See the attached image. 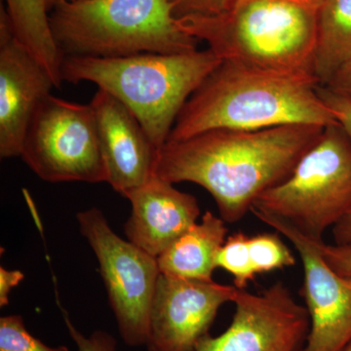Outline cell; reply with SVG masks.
<instances>
[{"label": "cell", "instance_id": "28", "mask_svg": "<svg viewBox=\"0 0 351 351\" xmlns=\"http://www.w3.org/2000/svg\"><path fill=\"white\" fill-rule=\"evenodd\" d=\"M47 1L48 9L52 10L54 7L62 3H77V2L89 1V0H46Z\"/></svg>", "mask_w": 351, "mask_h": 351}, {"label": "cell", "instance_id": "22", "mask_svg": "<svg viewBox=\"0 0 351 351\" xmlns=\"http://www.w3.org/2000/svg\"><path fill=\"white\" fill-rule=\"evenodd\" d=\"M64 324L78 351H117V341L105 331H96L90 337L82 334L71 322L69 314L63 311Z\"/></svg>", "mask_w": 351, "mask_h": 351}, {"label": "cell", "instance_id": "30", "mask_svg": "<svg viewBox=\"0 0 351 351\" xmlns=\"http://www.w3.org/2000/svg\"><path fill=\"white\" fill-rule=\"evenodd\" d=\"M307 1L316 2V3H322L323 0H307Z\"/></svg>", "mask_w": 351, "mask_h": 351}, {"label": "cell", "instance_id": "13", "mask_svg": "<svg viewBox=\"0 0 351 351\" xmlns=\"http://www.w3.org/2000/svg\"><path fill=\"white\" fill-rule=\"evenodd\" d=\"M108 182L123 197L144 186L154 175L156 145L125 105L98 88L91 103Z\"/></svg>", "mask_w": 351, "mask_h": 351}, {"label": "cell", "instance_id": "6", "mask_svg": "<svg viewBox=\"0 0 351 351\" xmlns=\"http://www.w3.org/2000/svg\"><path fill=\"white\" fill-rule=\"evenodd\" d=\"M251 212L322 241L327 230L351 213V143L341 125L326 127L287 179L263 193Z\"/></svg>", "mask_w": 351, "mask_h": 351}, {"label": "cell", "instance_id": "20", "mask_svg": "<svg viewBox=\"0 0 351 351\" xmlns=\"http://www.w3.org/2000/svg\"><path fill=\"white\" fill-rule=\"evenodd\" d=\"M0 351H69L66 346L50 348L32 336L20 315L0 318Z\"/></svg>", "mask_w": 351, "mask_h": 351}, {"label": "cell", "instance_id": "21", "mask_svg": "<svg viewBox=\"0 0 351 351\" xmlns=\"http://www.w3.org/2000/svg\"><path fill=\"white\" fill-rule=\"evenodd\" d=\"M177 19L189 16L218 15L230 8L237 0H167Z\"/></svg>", "mask_w": 351, "mask_h": 351}, {"label": "cell", "instance_id": "16", "mask_svg": "<svg viewBox=\"0 0 351 351\" xmlns=\"http://www.w3.org/2000/svg\"><path fill=\"white\" fill-rule=\"evenodd\" d=\"M351 62V0H323L318 12L313 73L326 85Z\"/></svg>", "mask_w": 351, "mask_h": 351}, {"label": "cell", "instance_id": "7", "mask_svg": "<svg viewBox=\"0 0 351 351\" xmlns=\"http://www.w3.org/2000/svg\"><path fill=\"white\" fill-rule=\"evenodd\" d=\"M21 157L45 182H108L90 104L46 97L27 127Z\"/></svg>", "mask_w": 351, "mask_h": 351}, {"label": "cell", "instance_id": "19", "mask_svg": "<svg viewBox=\"0 0 351 351\" xmlns=\"http://www.w3.org/2000/svg\"><path fill=\"white\" fill-rule=\"evenodd\" d=\"M248 246L257 276L295 265L294 255L280 239L278 232L260 233L255 237H249Z\"/></svg>", "mask_w": 351, "mask_h": 351}, {"label": "cell", "instance_id": "1", "mask_svg": "<svg viewBox=\"0 0 351 351\" xmlns=\"http://www.w3.org/2000/svg\"><path fill=\"white\" fill-rule=\"evenodd\" d=\"M326 127L290 124L258 129H215L167 142L157 152L154 175L206 189L219 216L237 223L263 193L291 175Z\"/></svg>", "mask_w": 351, "mask_h": 351}, {"label": "cell", "instance_id": "26", "mask_svg": "<svg viewBox=\"0 0 351 351\" xmlns=\"http://www.w3.org/2000/svg\"><path fill=\"white\" fill-rule=\"evenodd\" d=\"M323 86L351 100V62L339 69L331 80Z\"/></svg>", "mask_w": 351, "mask_h": 351}, {"label": "cell", "instance_id": "18", "mask_svg": "<svg viewBox=\"0 0 351 351\" xmlns=\"http://www.w3.org/2000/svg\"><path fill=\"white\" fill-rule=\"evenodd\" d=\"M248 235L239 232L226 237L217 256V269H223L233 276L234 286L246 290L257 276L250 257Z\"/></svg>", "mask_w": 351, "mask_h": 351}, {"label": "cell", "instance_id": "29", "mask_svg": "<svg viewBox=\"0 0 351 351\" xmlns=\"http://www.w3.org/2000/svg\"><path fill=\"white\" fill-rule=\"evenodd\" d=\"M341 351H351V341L350 343H348V346H346L345 348H343Z\"/></svg>", "mask_w": 351, "mask_h": 351}, {"label": "cell", "instance_id": "8", "mask_svg": "<svg viewBox=\"0 0 351 351\" xmlns=\"http://www.w3.org/2000/svg\"><path fill=\"white\" fill-rule=\"evenodd\" d=\"M76 219L100 265L120 336L127 346H145L152 299L160 276L157 258L120 239L97 208L80 212Z\"/></svg>", "mask_w": 351, "mask_h": 351}, {"label": "cell", "instance_id": "14", "mask_svg": "<svg viewBox=\"0 0 351 351\" xmlns=\"http://www.w3.org/2000/svg\"><path fill=\"white\" fill-rule=\"evenodd\" d=\"M132 213L125 223L129 241L158 258L176 239L197 223L200 207L195 196L174 188L156 175L127 195Z\"/></svg>", "mask_w": 351, "mask_h": 351}, {"label": "cell", "instance_id": "2", "mask_svg": "<svg viewBox=\"0 0 351 351\" xmlns=\"http://www.w3.org/2000/svg\"><path fill=\"white\" fill-rule=\"evenodd\" d=\"M318 85L309 73H281L223 61L184 104L167 142L215 129L338 125L334 113L318 96Z\"/></svg>", "mask_w": 351, "mask_h": 351}, {"label": "cell", "instance_id": "23", "mask_svg": "<svg viewBox=\"0 0 351 351\" xmlns=\"http://www.w3.org/2000/svg\"><path fill=\"white\" fill-rule=\"evenodd\" d=\"M317 94L334 113L337 121L346 132L351 143V100L335 93L323 85H318Z\"/></svg>", "mask_w": 351, "mask_h": 351}, {"label": "cell", "instance_id": "9", "mask_svg": "<svg viewBox=\"0 0 351 351\" xmlns=\"http://www.w3.org/2000/svg\"><path fill=\"white\" fill-rule=\"evenodd\" d=\"M230 326L218 337L208 334L196 351H304L311 330L306 306L283 283L258 294L240 290Z\"/></svg>", "mask_w": 351, "mask_h": 351}, {"label": "cell", "instance_id": "15", "mask_svg": "<svg viewBox=\"0 0 351 351\" xmlns=\"http://www.w3.org/2000/svg\"><path fill=\"white\" fill-rule=\"evenodd\" d=\"M226 221L205 212L200 223L189 228L157 258L161 274L198 281H213L217 256L225 243Z\"/></svg>", "mask_w": 351, "mask_h": 351}, {"label": "cell", "instance_id": "4", "mask_svg": "<svg viewBox=\"0 0 351 351\" xmlns=\"http://www.w3.org/2000/svg\"><path fill=\"white\" fill-rule=\"evenodd\" d=\"M223 60L211 50L119 58L64 57L63 82H88L121 101L159 149L184 104Z\"/></svg>", "mask_w": 351, "mask_h": 351}, {"label": "cell", "instance_id": "25", "mask_svg": "<svg viewBox=\"0 0 351 351\" xmlns=\"http://www.w3.org/2000/svg\"><path fill=\"white\" fill-rule=\"evenodd\" d=\"M24 278V274L20 270H7L0 267V306H8L11 290Z\"/></svg>", "mask_w": 351, "mask_h": 351}, {"label": "cell", "instance_id": "3", "mask_svg": "<svg viewBox=\"0 0 351 351\" xmlns=\"http://www.w3.org/2000/svg\"><path fill=\"white\" fill-rule=\"evenodd\" d=\"M321 3L307 0H237L226 12L177 19L223 61L267 71L313 75Z\"/></svg>", "mask_w": 351, "mask_h": 351}, {"label": "cell", "instance_id": "27", "mask_svg": "<svg viewBox=\"0 0 351 351\" xmlns=\"http://www.w3.org/2000/svg\"><path fill=\"white\" fill-rule=\"evenodd\" d=\"M336 244L351 243V213L332 228Z\"/></svg>", "mask_w": 351, "mask_h": 351}, {"label": "cell", "instance_id": "5", "mask_svg": "<svg viewBox=\"0 0 351 351\" xmlns=\"http://www.w3.org/2000/svg\"><path fill=\"white\" fill-rule=\"evenodd\" d=\"M50 25L64 57L119 58L197 50L167 0H89L50 11Z\"/></svg>", "mask_w": 351, "mask_h": 351}, {"label": "cell", "instance_id": "10", "mask_svg": "<svg viewBox=\"0 0 351 351\" xmlns=\"http://www.w3.org/2000/svg\"><path fill=\"white\" fill-rule=\"evenodd\" d=\"M292 242L304 267L302 294L311 318L304 351H341L351 341V278L325 261L319 241L304 237L281 219L253 213ZM323 241V240H322Z\"/></svg>", "mask_w": 351, "mask_h": 351}, {"label": "cell", "instance_id": "17", "mask_svg": "<svg viewBox=\"0 0 351 351\" xmlns=\"http://www.w3.org/2000/svg\"><path fill=\"white\" fill-rule=\"evenodd\" d=\"M5 2L14 34L47 69L56 87H61L64 57L53 36L47 1L5 0Z\"/></svg>", "mask_w": 351, "mask_h": 351}, {"label": "cell", "instance_id": "11", "mask_svg": "<svg viewBox=\"0 0 351 351\" xmlns=\"http://www.w3.org/2000/svg\"><path fill=\"white\" fill-rule=\"evenodd\" d=\"M239 289L215 281L161 274L157 280L147 346L149 351H196L219 309L234 302Z\"/></svg>", "mask_w": 351, "mask_h": 351}, {"label": "cell", "instance_id": "12", "mask_svg": "<svg viewBox=\"0 0 351 351\" xmlns=\"http://www.w3.org/2000/svg\"><path fill=\"white\" fill-rule=\"evenodd\" d=\"M52 76L14 34L0 6V156H21L29 122L51 90Z\"/></svg>", "mask_w": 351, "mask_h": 351}, {"label": "cell", "instance_id": "24", "mask_svg": "<svg viewBox=\"0 0 351 351\" xmlns=\"http://www.w3.org/2000/svg\"><path fill=\"white\" fill-rule=\"evenodd\" d=\"M319 248L332 269L351 278V243L328 245L324 241H319Z\"/></svg>", "mask_w": 351, "mask_h": 351}]
</instances>
